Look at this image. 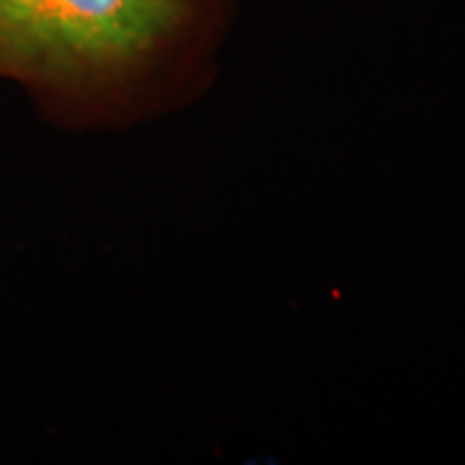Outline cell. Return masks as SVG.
<instances>
[{"instance_id":"6da1fadb","label":"cell","mask_w":465,"mask_h":465,"mask_svg":"<svg viewBox=\"0 0 465 465\" xmlns=\"http://www.w3.org/2000/svg\"><path fill=\"white\" fill-rule=\"evenodd\" d=\"M231 0H0V78L65 130L124 127L194 99Z\"/></svg>"}]
</instances>
